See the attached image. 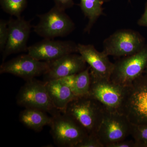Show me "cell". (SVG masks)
I'll use <instances>...</instances> for the list:
<instances>
[{
  "label": "cell",
  "instance_id": "52a82bcc",
  "mask_svg": "<svg viewBox=\"0 0 147 147\" xmlns=\"http://www.w3.org/2000/svg\"><path fill=\"white\" fill-rule=\"evenodd\" d=\"M145 44L144 38L138 32L122 29L104 40L102 52L108 56L126 57L139 52Z\"/></svg>",
  "mask_w": 147,
  "mask_h": 147
},
{
  "label": "cell",
  "instance_id": "4316f807",
  "mask_svg": "<svg viewBox=\"0 0 147 147\" xmlns=\"http://www.w3.org/2000/svg\"><path fill=\"white\" fill-rule=\"evenodd\" d=\"M144 73H145V75H146V77L147 79V67L146 69H145Z\"/></svg>",
  "mask_w": 147,
  "mask_h": 147
},
{
  "label": "cell",
  "instance_id": "8fae6325",
  "mask_svg": "<svg viewBox=\"0 0 147 147\" xmlns=\"http://www.w3.org/2000/svg\"><path fill=\"white\" fill-rule=\"evenodd\" d=\"M28 54L38 60L52 61L71 53H79L78 44L72 40L45 39L28 47Z\"/></svg>",
  "mask_w": 147,
  "mask_h": 147
},
{
  "label": "cell",
  "instance_id": "7402d4cb",
  "mask_svg": "<svg viewBox=\"0 0 147 147\" xmlns=\"http://www.w3.org/2000/svg\"><path fill=\"white\" fill-rule=\"evenodd\" d=\"M77 147H104L96 134H89Z\"/></svg>",
  "mask_w": 147,
  "mask_h": 147
},
{
  "label": "cell",
  "instance_id": "83f0119b",
  "mask_svg": "<svg viewBox=\"0 0 147 147\" xmlns=\"http://www.w3.org/2000/svg\"><path fill=\"white\" fill-rule=\"evenodd\" d=\"M129 1H130V0H129Z\"/></svg>",
  "mask_w": 147,
  "mask_h": 147
},
{
  "label": "cell",
  "instance_id": "7a4b0ae2",
  "mask_svg": "<svg viewBox=\"0 0 147 147\" xmlns=\"http://www.w3.org/2000/svg\"><path fill=\"white\" fill-rule=\"evenodd\" d=\"M122 113L131 124H147V79L145 74L128 87Z\"/></svg>",
  "mask_w": 147,
  "mask_h": 147
},
{
  "label": "cell",
  "instance_id": "3957f363",
  "mask_svg": "<svg viewBox=\"0 0 147 147\" xmlns=\"http://www.w3.org/2000/svg\"><path fill=\"white\" fill-rule=\"evenodd\" d=\"M39 21L33 28L34 32L45 39L63 37L74 30L75 25L65 11L56 6L43 14H38Z\"/></svg>",
  "mask_w": 147,
  "mask_h": 147
},
{
  "label": "cell",
  "instance_id": "6da1fadb",
  "mask_svg": "<svg viewBox=\"0 0 147 147\" xmlns=\"http://www.w3.org/2000/svg\"><path fill=\"white\" fill-rule=\"evenodd\" d=\"M106 110L90 95L76 97L69 102L65 113L78 123L88 134H96Z\"/></svg>",
  "mask_w": 147,
  "mask_h": 147
},
{
  "label": "cell",
  "instance_id": "30bf717a",
  "mask_svg": "<svg viewBox=\"0 0 147 147\" xmlns=\"http://www.w3.org/2000/svg\"><path fill=\"white\" fill-rule=\"evenodd\" d=\"M49 68V62L38 60L28 54L2 63L0 74H10L27 81L44 75Z\"/></svg>",
  "mask_w": 147,
  "mask_h": 147
},
{
  "label": "cell",
  "instance_id": "ac0fdd59",
  "mask_svg": "<svg viewBox=\"0 0 147 147\" xmlns=\"http://www.w3.org/2000/svg\"><path fill=\"white\" fill-rule=\"evenodd\" d=\"M91 83V77L89 66L76 74L75 82L72 92L76 97H82L89 95Z\"/></svg>",
  "mask_w": 147,
  "mask_h": 147
},
{
  "label": "cell",
  "instance_id": "8992f818",
  "mask_svg": "<svg viewBox=\"0 0 147 147\" xmlns=\"http://www.w3.org/2000/svg\"><path fill=\"white\" fill-rule=\"evenodd\" d=\"M147 67V44L137 53L115 62L110 80L122 86H129L144 74Z\"/></svg>",
  "mask_w": 147,
  "mask_h": 147
},
{
  "label": "cell",
  "instance_id": "2e32d148",
  "mask_svg": "<svg viewBox=\"0 0 147 147\" xmlns=\"http://www.w3.org/2000/svg\"><path fill=\"white\" fill-rule=\"evenodd\" d=\"M44 111L33 108H26L19 115V121L25 126L34 131H40L47 125L50 126L53 117Z\"/></svg>",
  "mask_w": 147,
  "mask_h": 147
},
{
  "label": "cell",
  "instance_id": "d4e9b609",
  "mask_svg": "<svg viewBox=\"0 0 147 147\" xmlns=\"http://www.w3.org/2000/svg\"><path fill=\"white\" fill-rule=\"evenodd\" d=\"M76 74L69 75V76L61 78L62 81L71 89L72 92L74 89V84H75Z\"/></svg>",
  "mask_w": 147,
  "mask_h": 147
},
{
  "label": "cell",
  "instance_id": "603a6c76",
  "mask_svg": "<svg viewBox=\"0 0 147 147\" xmlns=\"http://www.w3.org/2000/svg\"><path fill=\"white\" fill-rule=\"evenodd\" d=\"M106 147H137L135 141L133 140H121L108 145Z\"/></svg>",
  "mask_w": 147,
  "mask_h": 147
},
{
  "label": "cell",
  "instance_id": "d6986e66",
  "mask_svg": "<svg viewBox=\"0 0 147 147\" xmlns=\"http://www.w3.org/2000/svg\"><path fill=\"white\" fill-rule=\"evenodd\" d=\"M28 0H0V5L4 11L11 16L20 18L26 8Z\"/></svg>",
  "mask_w": 147,
  "mask_h": 147
},
{
  "label": "cell",
  "instance_id": "9a60e30c",
  "mask_svg": "<svg viewBox=\"0 0 147 147\" xmlns=\"http://www.w3.org/2000/svg\"><path fill=\"white\" fill-rule=\"evenodd\" d=\"M45 82L54 107L61 113H64L69 102L76 97L61 79Z\"/></svg>",
  "mask_w": 147,
  "mask_h": 147
},
{
  "label": "cell",
  "instance_id": "cb8c5ba5",
  "mask_svg": "<svg viewBox=\"0 0 147 147\" xmlns=\"http://www.w3.org/2000/svg\"><path fill=\"white\" fill-rule=\"evenodd\" d=\"M55 5L59 8L65 11L67 9L71 8L74 5L73 0H53Z\"/></svg>",
  "mask_w": 147,
  "mask_h": 147
},
{
  "label": "cell",
  "instance_id": "ffe728a7",
  "mask_svg": "<svg viewBox=\"0 0 147 147\" xmlns=\"http://www.w3.org/2000/svg\"><path fill=\"white\" fill-rule=\"evenodd\" d=\"M137 147H147V124L135 125L131 124V134Z\"/></svg>",
  "mask_w": 147,
  "mask_h": 147
},
{
  "label": "cell",
  "instance_id": "ba28073f",
  "mask_svg": "<svg viewBox=\"0 0 147 147\" xmlns=\"http://www.w3.org/2000/svg\"><path fill=\"white\" fill-rule=\"evenodd\" d=\"M16 102L21 107L41 110L52 115L59 112L53 105L45 82L34 79L26 81L21 87L16 97Z\"/></svg>",
  "mask_w": 147,
  "mask_h": 147
},
{
  "label": "cell",
  "instance_id": "9c48e42d",
  "mask_svg": "<svg viewBox=\"0 0 147 147\" xmlns=\"http://www.w3.org/2000/svg\"><path fill=\"white\" fill-rule=\"evenodd\" d=\"M131 123L122 113L106 110L97 132L98 137L104 147L125 139L131 134Z\"/></svg>",
  "mask_w": 147,
  "mask_h": 147
},
{
  "label": "cell",
  "instance_id": "5b68a950",
  "mask_svg": "<svg viewBox=\"0 0 147 147\" xmlns=\"http://www.w3.org/2000/svg\"><path fill=\"white\" fill-rule=\"evenodd\" d=\"M52 117L50 132L58 146L77 147L89 135L78 123L65 114L59 112Z\"/></svg>",
  "mask_w": 147,
  "mask_h": 147
},
{
  "label": "cell",
  "instance_id": "4fadbf2b",
  "mask_svg": "<svg viewBox=\"0 0 147 147\" xmlns=\"http://www.w3.org/2000/svg\"><path fill=\"white\" fill-rule=\"evenodd\" d=\"M79 53L90 67L92 75L98 78L110 79L114 67L108 56L103 52L98 51L91 44L78 43Z\"/></svg>",
  "mask_w": 147,
  "mask_h": 147
},
{
  "label": "cell",
  "instance_id": "277c9868",
  "mask_svg": "<svg viewBox=\"0 0 147 147\" xmlns=\"http://www.w3.org/2000/svg\"><path fill=\"white\" fill-rule=\"evenodd\" d=\"M90 74L91 83L89 95L100 102L108 112L122 113L128 87L116 84L110 79Z\"/></svg>",
  "mask_w": 147,
  "mask_h": 147
},
{
  "label": "cell",
  "instance_id": "5bb4252c",
  "mask_svg": "<svg viewBox=\"0 0 147 147\" xmlns=\"http://www.w3.org/2000/svg\"><path fill=\"white\" fill-rule=\"evenodd\" d=\"M71 53L49 61V68L44 74L45 81L61 79L76 74L87 68V63L80 55Z\"/></svg>",
  "mask_w": 147,
  "mask_h": 147
},
{
  "label": "cell",
  "instance_id": "44dd1931",
  "mask_svg": "<svg viewBox=\"0 0 147 147\" xmlns=\"http://www.w3.org/2000/svg\"><path fill=\"white\" fill-rule=\"evenodd\" d=\"M9 35L8 21L0 20V51L2 53L7 42Z\"/></svg>",
  "mask_w": 147,
  "mask_h": 147
},
{
  "label": "cell",
  "instance_id": "e0dca14e",
  "mask_svg": "<svg viewBox=\"0 0 147 147\" xmlns=\"http://www.w3.org/2000/svg\"><path fill=\"white\" fill-rule=\"evenodd\" d=\"M104 2V0H80V8L88 20L84 32L90 33L98 18L104 14L102 7Z\"/></svg>",
  "mask_w": 147,
  "mask_h": 147
},
{
  "label": "cell",
  "instance_id": "484cf974",
  "mask_svg": "<svg viewBox=\"0 0 147 147\" xmlns=\"http://www.w3.org/2000/svg\"><path fill=\"white\" fill-rule=\"evenodd\" d=\"M137 24L140 26L147 28V2L146 4L144 12L141 18L138 20Z\"/></svg>",
  "mask_w": 147,
  "mask_h": 147
},
{
  "label": "cell",
  "instance_id": "7c38bea8",
  "mask_svg": "<svg viewBox=\"0 0 147 147\" xmlns=\"http://www.w3.org/2000/svg\"><path fill=\"white\" fill-rule=\"evenodd\" d=\"M8 39L2 53L3 63L9 55L28 51L27 43L32 28L31 21L22 17L11 18L8 21Z\"/></svg>",
  "mask_w": 147,
  "mask_h": 147
}]
</instances>
